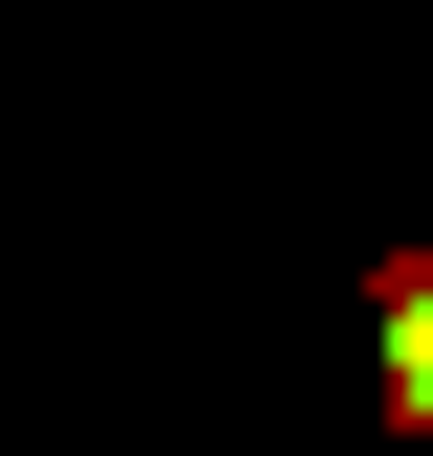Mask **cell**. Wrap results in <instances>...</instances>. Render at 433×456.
<instances>
[{
    "label": "cell",
    "instance_id": "cell-1",
    "mask_svg": "<svg viewBox=\"0 0 433 456\" xmlns=\"http://www.w3.org/2000/svg\"><path fill=\"white\" fill-rule=\"evenodd\" d=\"M388 411L433 434V274H388Z\"/></svg>",
    "mask_w": 433,
    "mask_h": 456
}]
</instances>
